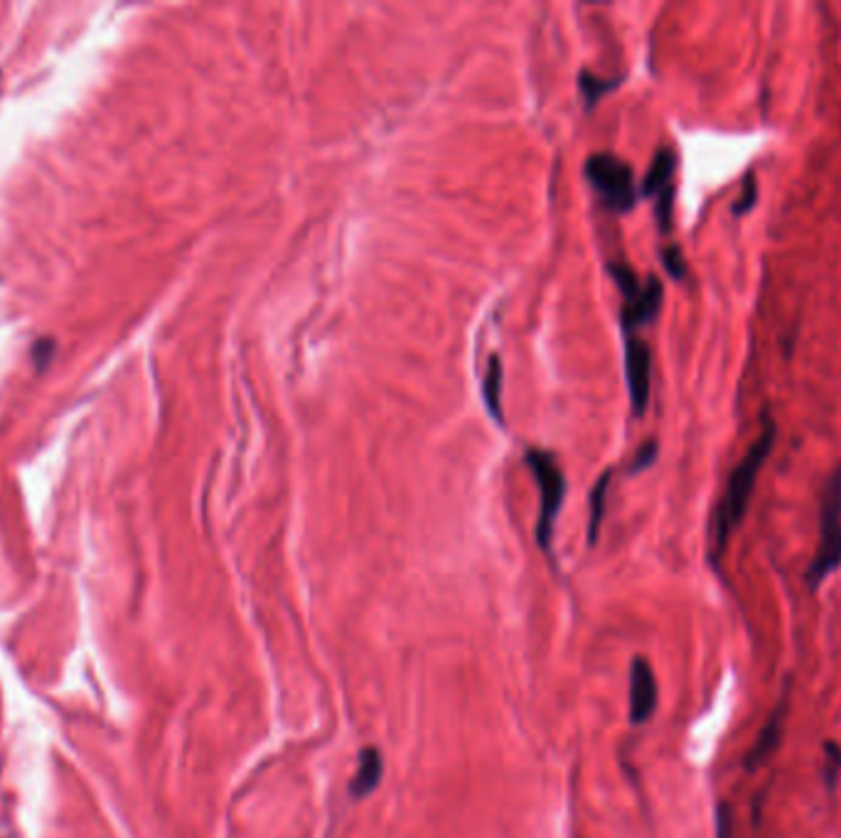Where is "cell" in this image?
Returning <instances> with one entry per match:
<instances>
[{
    "instance_id": "cell-1",
    "label": "cell",
    "mask_w": 841,
    "mask_h": 838,
    "mask_svg": "<svg viewBox=\"0 0 841 838\" xmlns=\"http://www.w3.org/2000/svg\"><path fill=\"white\" fill-rule=\"evenodd\" d=\"M775 436H777L775 421L765 413L758 438L753 440L749 453L743 455V460L733 468V472L729 477V485H727V494H723L717 514H713L711 551H709V558H711L713 566L721 564L723 554H727L731 534L741 526L745 512H749L755 482H758V472L763 470L765 460L771 458Z\"/></svg>"
},
{
    "instance_id": "cell-2",
    "label": "cell",
    "mask_w": 841,
    "mask_h": 838,
    "mask_svg": "<svg viewBox=\"0 0 841 838\" xmlns=\"http://www.w3.org/2000/svg\"><path fill=\"white\" fill-rule=\"evenodd\" d=\"M841 566V465L829 475L819 504V544L805 580L817 590Z\"/></svg>"
},
{
    "instance_id": "cell-3",
    "label": "cell",
    "mask_w": 841,
    "mask_h": 838,
    "mask_svg": "<svg viewBox=\"0 0 841 838\" xmlns=\"http://www.w3.org/2000/svg\"><path fill=\"white\" fill-rule=\"evenodd\" d=\"M524 460H527V468L532 470L536 485H539V516H536L534 529L536 544H539L546 556H551L556 519H559L566 500V477L559 460L549 450L529 448Z\"/></svg>"
},
{
    "instance_id": "cell-4",
    "label": "cell",
    "mask_w": 841,
    "mask_h": 838,
    "mask_svg": "<svg viewBox=\"0 0 841 838\" xmlns=\"http://www.w3.org/2000/svg\"><path fill=\"white\" fill-rule=\"evenodd\" d=\"M586 179L601 197L603 205L615 215H627L637 202L633 167L618 155L596 153L586 161Z\"/></svg>"
},
{
    "instance_id": "cell-5",
    "label": "cell",
    "mask_w": 841,
    "mask_h": 838,
    "mask_svg": "<svg viewBox=\"0 0 841 838\" xmlns=\"http://www.w3.org/2000/svg\"><path fill=\"white\" fill-rule=\"evenodd\" d=\"M625 379L630 391V406L640 418L647 411L652 391V355L637 333H625Z\"/></svg>"
},
{
    "instance_id": "cell-6",
    "label": "cell",
    "mask_w": 841,
    "mask_h": 838,
    "mask_svg": "<svg viewBox=\"0 0 841 838\" xmlns=\"http://www.w3.org/2000/svg\"><path fill=\"white\" fill-rule=\"evenodd\" d=\"M657 678L645 656H635L630 664V723L645 726L657 710Z\"/></svg>"
},
{
    "instance_id": "cell-7",
    "label": "cell",
    "mask_w": 841,
    "mask_h": 838,
    "mask_svg": "<svg viewBox=\"0 0 841 838\" xmlns=\"http://www.w3.org/2000/svg\"><path fill=\"white\" fill-rule=\"evenodd\" d=\"M662 281L657 275H649V279L640 285V291L630 298L623 301V311H620V327L625 333H637L640 327L649 325L655 320L659 307H662Z\"/></svg>"
},
{
    "instance_id": "cell-8",
    "label": "cell",
    "mask_w": 841,
    "mask_h": 838,
    "mask_svg": "<svg viewBox=\"0 0 841 838\" xmlns=\"http://www.w3.org/2000/svg\"><path fill=\"white\" fill-rule=\"evenodd\" d=\"M787 706H790V701H787V692L783 694V701L775 706V710L771 714V718L765 720V726L761 730L758 740L753 742V748L745 752L743 758V768L749 772H755L758 768H763L767 760L773 758V752L780 748L783 742V728H785V716H787Z\"/></svg>"
},
{
    "instance_id": "cell-9",
    "label": "cell",
    "mask_w": 841,
    "mask_h": 838,
    "mask_svg": "<svg viewBox=\"0 0 841 838\" xmlns=\"http://www.w3.org/2000/svg\"><path fill=\"white\" fill-rule=\"evenodd\" d=\"M382 774H384V758L380 748H362L360 755H357V770L350 780V794L354 799H364L380 787L382 784Z\"/></svg>"
},
{
    "instance_id": "cell-10",
    "label": "cell",
    "mask_w": 841,
    "mask_h": 838,
    "mask_svg": "<svg viewBox=\"0 0 841 838\" xmlns=\"http://www.w3.org/2000/svg\"><path fill=\"white\" fill-rule=\"evenodd\" d=\"M675 170H677V155L671 148H659V151L655 153V157H652V165L647 170V175L643 179V197H657L662 189H667L671 183V177H675Z\"/></svg>"
},
{
    "instance_id": "cell-11",
    "label": "cell",
    "mask_w": 841,
    "mask_h": 838,
    "mask_svg": "<svg viewBox=\"0 0 841 838\" xmlns=\"http://www.w3.org/2000/svg\"><path fill=\"white\" fill-rule=\"evenodd\" d=\"M502 381H504V374H502V359L498 355L490 357L488 362V371L485 377H482V401H485V409L490 411V416L495 418L498 423H504V416H502Z\"/></svg>"
},
{
    "instance_id": "cell-12",
    "label": "cell",
    "mask_w": 841,
    "mask_h": 838,
    "mask_svg": "<svg viewBox=\"0 0 841 838\" xmlns=\"http://www.w3.org/2000/svg\"><path fill=\"white\" fill-rule=\"evenodd\" d=\"M613 472L608 470L601 480L596 482L593 492H591V522H588V544L596 546L598 534H601V524H603V514H605V500H608V485H611Z\"/></svg>"
},
{
    "instance_id": "cell-13",
    "label": "cell",
    "mask_w": 841,
    "mask_h": 838,
    "mask_svg": "<svg viewBox=\"0 0 841 838\" xmlns=\"http://www.w3.org/2000/svg\"><path fill=\"white\" fill-rule=\"evenodd\" d=\"M578 84H581V94L588 106H593L596 101H601L608 91H613L620 79H601V77H593L591 72L583 69L581 74H578Z\"/></svg>"
},
{
    "instance_id": "cell-14",
    "label": "cell",
    "mask_w": 841,
    "mask_h": 838,
    "mask_svg": "<svg viewBox=\"0 0 841 838\" xmlns=\"http://www.w3.org/2000/svg\"><path fill=\"white\" fill-rule=\"evenodd\" d=\"M655 215H657V225H659L662 235H669V231H671V215H675V185H669L667 189H662V193L657 195Z\"/></svg>"
},
{
    "instance_id": "cell-15",
    "label": "cell",
    "mask_w": 841,
    "mask_h": 838,
    "mask_svg": "<svg viewBox=\"0 0 841 838\" xmlns=\"http://www.w3.org/2000/svg\"><path fill=\"white\" fill-rule=\"evenodd\" d=\"M824 782L829 792H834L837 787V780H839V772H841V748L837 746L834 740H827L824 742Z\"/></svg>"
},
{
    "instance_id": "cell-16",
    "label": "cell",
    "mask_w": 841,
    "mask_h": 838,
    "mask_svg": "<svg viewBox=\"0 0 841 838\" xmlns=\"http://www.w3.org/2000/svg\"><path fill=\"white\" fill-rule=\"evenodd\" d=\"M755 199H758V179H755L753 173H749V175H745V179H743L741 199L733 205V215L735 217L749 215V211L755 207Z\"/></svg>"
},
{
    "instance_id": "cell-17",
    "label": "cell",
    "mask_w": 841,
    "mask_h": 838,
    "mask_svg": "<svg viewBox=\"0 0 841 838\" xmlns=\"http://www.w3.org/2000/svg\"><path fill=\"white\" fill-rule=\"evenodd\" d=\"M662 263H665V269L671 279H677V281L685 279L687 263H685V257H681V249L677 247V243H671V247L662 251Z\"/></svg>"
},
{
    "instance_id": "cell-18",
    "label": "cell",
    "mask_w": 841,
    "mask_h": 838,
    "mask_svg": "<svg viewBox=\"0 0 841 838\" xmlns=\"http://www.w3.org/2000/svg\"><path fill=\"white\" fill-rule=\"evenodd\" d=\"M657 450H659V445H657L655 438L645 440L643 445H640V450L635 453V460L630 462V472H643V470L649 468V465H655Z\"/></svg>"
},
{
    "instance_id": "cell-19",
    "label": "cell",
    "mask_w": 841,
    "mask_h": 838,
    "mask_svg": "<svg viewBox=\"0 0 841 838\" xmlns=\"http://www.w3.org/2000/svg\"><path fill=\"white\" fill-rule=\"evenodd\" d=\"M717 838H733V816L727 802H721L717 809Z\"/></svg>"
}]
</instances>
